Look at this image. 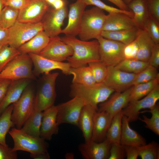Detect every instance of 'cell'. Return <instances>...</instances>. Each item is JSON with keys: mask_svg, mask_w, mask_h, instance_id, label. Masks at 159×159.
<instances>
[{"mask_svg": "<svg viewBox=\"0 0 159 159\" xmlns=\"http://www.w3.org/2000/svg\"><path fill=\"white\" fill-rule=\"evenodd\" d=\"M61 38L73 50L72 55L67 59L71 67L85 66L91 62L101 61L99 44L97 39L85 41L76 37L67 35Z\"/></svg>", "mask_w": 159, "mask_h": 159, "instance_id": "6da1fadb", "label": "cell"}, {"mask_svg": "<svg viewBox=\"0 0 159 159\" xmlns=\"http://www.w3.org/2000/svg\"><path fill=\"white\" fill-rule=\"evenodd\" d=\"M70 89L71 97H80L85 105L91 106L97 111L99 104L107 100L115 92L103 82L91 85L72 83Z\"/></svg>", "mask_w": 159, "mask_h": 159, "instance_id": "7a4b0ae2", "label": "cell"}, {"mask_svg": "<svg viewBox=\"0 0 159 159\" xmlns=\"http://www.w3.org/2000/svg\"><path fill=\"white\" fill-rule=\"evenodd\" d=\"M103 11L96 6L85 10L78 34L80 39H97L100 36L106 16Z\"/></svg>", "mask_w": 159, "mask_h": 159, "instance_id": "3957f363", "label": "cell"}, {"mask_svg": "<svg viewBox=\"0 0 159 159\" xmlns=\"http://www.w3.org/2000/svg\"><path fill=\"white\" fill-rule=\"evenodd\" d=\"M32 61L29 54L21 53L9 63L0 72V78L16 80H35Z\"/></svg>", "mask_w": 159, "mask_h": 159, "instance_id": "277c9868", "label": "cell"}, {"mask_svg": "<svg viewBox=\"0 0 159 159\" xmlns=\"http://www.w3.org/2000/svg\"><path fill=\"white\" fill-rule=\"evenodd\" d=\"M8 132L14 142L12 151H26L32 155L48 153V144L40 137L29 135L16 128H12Z\"/></svg>", "mask_w": 159, "mask_h": 159, "instance_id": "5b68a950", "label": "cell"}, {"mask_svg": "<svg viewBox=\"0 0 159 159\" xmlns=\"http://www.w3.org/2000/svg\"><path fill=\"white\" fill-rule=\"evenodd\" d=\"M35 96L34 108L43 111L54 105L56 97L55 83L58 73L45 74Z\"/></svg>", "mask_w": 159, "mask_h": 159, "instance_id": "8992f818", "label": "cell"}, {"mask_svg": "<svg viewBox=\"0 0 159 159\" xmlns=\"http://www.w3.org/2000/svg\"><path fill=\"white\" fill-rule=\"evenodd\" d=\"M42 30L43 27L41 21L32 23L16 21L8 29V45L18 49Z\"/></svg>", "mask_w": 159, "mask_h": 159, "instance_id": "52a82bcc", "label": "cell"}, {"mask_svg": "<svg viewBox=\"0 0 159 159\" xmlns=\"http://www.w3.org/2000/svg\"><path fill=\"white\" fill-rule=\"evenodd\" d=\"M35 96L33 90L27 87L19 99L13 104L11 119L16 128H21L33 111Z\"/></svg>", "mask_w": 159, "mask_h": 159, "instance_id": "ba28073f", "label": "cell"}, {"mask_svg": "<svg viewBox=\"0 0 159 159\" xmlns=\"http://www.w3.org/2000/svg\"><path fill=\"white\" fill-rule=\"evenodd\" d=\"M97 39L99 44L100 61L107 66L115 67L125 59V44L101 36Z\"/></svg>", "mask_w": 159, "mask_h": 159, "instance_id": "9c48e42d", "label": "cell"}, {"mask_svg": "<svg viewBox=\"0 0 159 159\" xmlns=\"http://www.w3.org/2000/svg\"><path fill=\"white\" fill-rule=\"evenodd\" d=\"M85 102L78 97L57 105V122L59 125L68 123L78 127V121Z\"/></svg>", "mask_w": 159, "mask_h": 159, "instance_id": "30bf717a", "label": "cell"}, {"mask_svg": "<svg viewBox=\"0 0 159 159\" xmlns=\"http://www.w3.org/2000/svg\"><path fill=\"white\" fill-rule=\"evenodd\" d=\"M159 99V84L143 99L130 102L122 111L129 122L138 119L141 110L153 107Z\"/></svg>", "mask_w": 159, "mask_h": 159, "instance_id": "8fae6325", "label": "cell"}, {"mask_svg": "<svg viewBox=\"0 0 159 159\" xmlns=\"http://www.w3.org/2000/svg\"><path fill=\"white\" fill-rule=\"evenodd\" d=\"M107 69L103 82L115 92H122L133 86L136 74L124 72L113 66H107Z\"/></svg>", "mask_w": 159, "mask_h": 159, "instance_id": "7c38bea8", "label": "cell"}, {"mask_svg": "<svg viewBox=\"0 0 159 159\" xmlns=\"http://www.w3.org/2000/svg\"><path fill=\"white\" fill-rule=\"evenodd\" d=\"M68 15L66 4L59 9H49L41 21L43 31L49 37L58 36L61 33L62 26Z\"/></svg>", "mask_w": 159, "mask_h": 159, "instance_id": "4fadbf2b", "label": "cell"}, {"mask_svg": "<svg viewBox=\"0 0 159 159\" xmlns=\"http://www.w3.org/2000/svg\"><path fill=\"white\" fill-rule=\"evenodd\" d=\"M49 5L45 0H30L19 10L17 21L32 23L40 22L49 9Z\"/></svg>", "mask_w": 159, "mask_h": 159, "instance_id": "5bb4252c", "label": "cell"}, {"mask_svg": "<svg viewBox=\"0 0 159 159\" xmlns=\"http://www.w3.org/2000/svg\"><path fill=\"white\" fill-rule=\"evenodd\" d=\"M73 53L71 47L57 36L50 37L47 44L39 54L52 60L62 62L67 60Z\"/></svg>", "mask_w": 159, "mask_h": 159, "instance_id": "9a60e30c", "label": "cell"}, {"mask_svg": "<svg viewBox=\"0 0 159 159\" xmlns=\"http://www.w3.org/2000/svg\"><path fill=\"white\" fill-rule=\"evenodd\" d=\"M33 62V73L36 76L41 74H47L56 69L61 70L66 75H69L71 67L67 62H59L45 58L39 54L28 53Z\"/></svg>", "mask_w": 159, "mask_h": 159, "instance_id": "2e32d148", "label": "cell"}, {"mask_svg": "<svg viewBox=\"0 0 159 159\" xmlns=\"http://www.w3.org/2000/svg\"><path fill=\"white\" fill-rule=\"evenodd\" d=\"M87 6L80 0H77L69 5L68 23L66 26L62 29L61 33L71 36L76 37L78 35L82 16Z\"/></svg>", "mask_w": 159, "mask_h": 159, "instance_id": "e0dca14e", "label": "cell"}, {"mask_svg": "<svg viewBox=\"0 0 159 159\" xmlns=\"http://www.w3.org/2000/svg\"><path fill=\"white\" fill-rule=\"evenodd\" d=\"M111 144L105 139L97 142L92 139L80 145L78 149L85 159H107L110 156Z\"/></svg>", "mask_w": 159, "mask_h": 159, "instance_id": "ac0fdd59", "label": "cell"}, {"mask_svg": "<svg viewBox=\"0 0 159 159\" xmlns=\"http://www.w3.org/2000/svg\"><path fill=\"white\" fill-rule=\"evenodd\" d=\"M132 87L123 92H115L112 94L109 99L99 104L97 111L106 112L113 117L129 103Z\"/></svg>", "mask_w": 159, "mask_h": 159, "instance_id": "d6986e66", "label": "cell"}, {"mask_svg": "<svg viewBox=\"0 0 159 159\" xmlns=\"http://www.w3.org/2000/svg\"><path fill=\"white\" fill-rule=\"evenodd\" d=\"M57 112V105H54L43 111L40 137L45 140H50L53 135L58 133L59 125L56 120Z\"/></svg>", "mask_w": 159, "mask_h": 159, "instance_id": "ffe728a7", "label": "cell"}, {"mask_svg": "<svg viewBox=\"0 0 159 159\" xmlns=\"http://www.w3.org/2000/svg\"><path fill=\"white\" fill-rule=\"evenodd\" d=\"M136 27H138L133 18L128 15L121 13H109L106 15L102 31H113Z\"/></svg>", "mask_w": 159, "mask_h": 159, "instance_id": "44dd1931", "label": "cell"}, {"mask_svg": "<svg viewBox=\"0 0 159 159\" xmlns=\"http://www.w3.org/2000/svg\"><path fill=\"white\" fill-rule=\"evenodd\" d=\"M113 117L105 111H96L94 114L92 140L100 142L105 139Z\"/></svg>", "mask_w": 159, "mask_h": 159, "instance_id": "7402d4cb", "label": "cell"}, {"mask_svg": "<svg viewBox=\"0 0 159 159\" xmlns=\"http://www.w3.org/2000/svg\"><path fill=\"white\" fill-rule=\"evenodd\" d=\"M29 80L22 79L12 80L4 98L0 104V115L9 105L19 99L28 85Z\"/></svg>", "mask_w": 159, "mask_h": 159, "instance_id": "603a6c76", "label": "cell"}, {"mask_svg": "<svg viewBox=\"0 0 159 159\" xmlns=\"http://www.w3.org/2000/svg\"><path fill=\"white\" fill-rule=\"evenodd\" d=\"M127 117L123 115L120 143L124 146H138L146 144V139L130 127Z\"/></svg>", "mask_w": 159, "mask_h": 159, "instance_id": "cb8c5ba5", "label": "cell"}, {"mask_svg": "<svg viewBox=\"0 0 159 159\" xmlns=\"http://www.w3.org/2000/svg\"><path fill=\"white\" fill-rule=\"evenodd\" d=\"M97 110L91 106L85 105L80 116L78 127L82 131L85 142L92 139L95 113Z\"/></svg>", "mask_w": 159, "mask_h": 159, "instance_id": "d4e9b609", "label": "cell"}, {"mask_svg": "<svg viewBox=\"0 0 159 159\" xmlns=\"http://www.w3.org/2000/svg\"><path fill=\"white\" fill-rule=\"evenodd\" d=\"M49 39L50 37L42 30L21 46L18 49L21 53L39 54L47 45Z\"/></svg>", "mask_w": 159, "mask_h": 159, "instance_id": "484cf974", "label": "cell"}, {"mask_svg": "<svg viewBox=\"0 0 159 159\" xmlns=\"http://www.w3.org/2000/svg\"><path fill=\"white\" fill-rule=\"evenodd\" d=\"M135 40L138 49L136 59L148 62L155 42L144 30L140 28Z\"/></svg>", "mask_w": 159, "mask_h": 159, "instance_id": "4316f807", "label": "cell"}, {"mask_svg": "<svg viewBox=\"0 0 159 159\" xmlns=\"http://www.w3.org/2000/svg\"><path fill=\"white\" fill-rule=\"evenodd\" d=\"M139 29L136 27L113 31H102L100 36L105 39L118 41L126 45L136 39Z\"/></svg>", "mask_w": 159, "mask_h": 159, "instance_id": "83f0119b", "label": "cell"}, {"mask_svg": "<svg viewBox=\"0 0 159 159\" xmlns=\"http://www.w3.org/2000/svg\"><path fill=\"white\" fill-rule=\"evenodd\" d=\"M127 6L133 14L132 18L137 26L142 29L150 16L145 0H132Z\"/></svg>", "mask_w": 159, "mask_h": 159, "instance_id": "f1b7e54d", "label": "cell"}, {"mask_svg": "<svg viewBox=\"0 0 159 159\" xmlns=\"http://www.w3.org/2000/svg\"><path fill=\"white\" fill-rule=\"evenodd\" d=\"M73 76L72 83L91 85L96 83L91 70L88 66L71 67L69 75Z\"/></svg>", "mask_w": 159, "mask_h": 159, "instance_id": "f546056e", "label": "cell"}, {"mask_svg": "<svg viewBox=\"0 0 159 159\" xmlns=\"http://www.w3.org/2000/svg\"><path fill=\"white\" fill-rule=\"evenodd\" d=\"M43 111L34 108L20 129L25 133L36 137H40V129Z\"/></svg>", "mask_w": 159, "mask_h": 159, "instance_id": "4dcf8cb0", "label": "cell"}, {"mask_svg": "<svg viewBox=\"0 0 159 159\" xmlns=\"http://www.w3.org/2000/svg\"><path fill=\"white\" fill-rule=\"evenodd\" d=\"M159 84V76L150 82L133 85L130 95L129 102L141 99L148 94Z\"/></svg>", "mask_w": 159, "mask_h": 159, "instance_id": "1f68e13d", "label": "cell"}, {"mask_svg": "<svg viewBox=\"0 0 159 159\" xmlns=\"http://www.w3.org/2000/svg\"><path fill=\"white\" fill-rule=\"evenodd\" d=\"M122 110L113 117L107 131L105 139L111 144L120 143L122 131V118L123 115Z\"/></svg>", "mask_w": 159, "mask_h": 159, "instance_id": "d6a6232c", "label": "cell"}, {"mask_svg": "<svg viewBox=\"0 0 159 159\" xmlns=\"http://www.w3.org/2000/svg\"><path fill=\"white\" fill-rule=\"evenodd\" d=\"M13 105H9L0 115V144L8 146L6 140V136L11 127L15 125L11 119Z\"/></svg>", "mask_w": 159, "mask_h": 159, "instance_id": "836d02e7", "label": "cell"}, {"mask_svg": "<svg viewBox=\"0 0 159 159\" xmlns=\"http://www.w3.org/2000/svg\"><path fill=\"white\" fill-rule=\"evenodd\" d=\"M149 65L148 62L135 59H124L115 67L124 72L137 74L144 69Z\"/></svg>", "mask_w": 159, "mask_h": 159, "instance_id": "e575fe53", "label": "cell"}, {"mask_svg": "<svg viewBox=\"0 0 159 159\" xmlns=\"http://www.w3.org/2000/svg\"><path fill=\"white\" fill-rule=\"evenodd\" d=\"M149 112L152 114L150 118H148L146 116H143V119L140 118L138 119L144 122V126L146 128L151 130L155 134L159 135V103H156L155 105L148 110L140 111L139 113Z\"/></svg>", "mask_w": 159, "mask_h": 159, "instance_id": "d590c367", "label": "cell"}, {"mask_svg": "<svg viewBox=\"0 0 159 159\" xmlns=\"http://www.w3.org/2000/svg\"><path fill=\"white\" fill-rule=\"evenodd\" d=\"M19 10L9 6H5L0 14V24L8 29L17 21Z\"/></svg>", "mask_w": 159, "mask_h": 159, "instance_id": "8d00e7d4", "label": "cell"}, {"mask_svg": "<svg viewBox=\"0 0 159 159\" xmlns=\"http://www.w3.org/2000/svg\"><path fill=\"white\" fill-rule=\"evenodd\" d=\"M139 156L142 159H159V145L155 141L139 146Z\"/></svg>", "mask_w": 159, "mask_h": 159, "instance_id": "74e56055", "label": "cell"}, {"mask_svg": "<svg viewBox=\"0 0 159 159\" xmlns=\"http://www.w3.org/2000/svg\"><path fill=\"white\" fill-rule=\"evenodd\" d=\"M158 76V69L149 65L141 72L136 74L133 85L150 82L154 80Z\"/></svg>", "mask_w": 159, "mask_h": 159, "instance_id": "f35d334b", "label": "cell"}, {"mask_svg": "<svg viewBox=\"0 0 159 159\" xmlns=\"http://www.w3.org/2000/svg\"><path fill=\"white\" fill-rule=\"evenodd\" d=\"M20 53L18 49L8 44L2 46L0 50V72L9 63Z\"/></svg>", "mask_w": 159, "mask_h": 159, "instance_id": "ab89813d", "label": "cell"}, {"mask_svg": "<svg viewBox=\"0 0 159 159\" xmlns=\"http://www.w3.org/2000/svg\"><path fill=\"white\" fill-rule=\"evenodd\" d=\"M88 64L96 82H103L107 75V66L101 61L91 62Z\"/></svg>", "mask_w": 159, "mask_h": 159, "instance_id": "60d3db41", "label": "cell"}, {"mask_svg": "<svg viewBox=\"0 0 159 159\" xmlns=\"http://www.w3.org/2000/svg\"><path fill=\"white\" fill-rule=\"evenodd\" d=\"M142 29L148 33L155 44H159V22L150 16L144 24Z\"/></svg>", "mask_w": 159, "mask_h": 159, "instance_id": "b9f144b4", "label": "cell"}, {"mask_svg": "<svg viewBox=\"0 0 159 159\" xmlns=\"http://www.w3.org/2000/svg\"><path fill=\"white\" fill-rule=\"evenodd\" d=\"M80 0L84 3L87 6L88 5L95 6L107 11L109 13H121L125 14L131 17H133V14L131 11L123 10L109 6L100 0Z\"/></svg>", "mask_w": 159, "mask_h": 159, "instance_id": "7bdbcfd3", "label": "cell"}, {"mask_svg": "<svg viewBox=\"0 0 159 159\" xmlns=\"http://www.w3.org/2000/svg\"><path fill=\"white\" fill-rule=\"evenodd\" d=\"M126 157L125 146L120 143L111 144L108 159H123Z\"/></svg>", "mask_w": 159, "mask_h": 159, "instance_id": "ee69618b", "label": "cell"}, {"mask_svg": "<svg viewBox=\"0 0 159 159\" xmlns=\"http://www.w3.org/2000/svg\"><path fill=\"white\" fill-rule=\"evenodd\" d=\"M138 47L135 39L125 45L124 50L125 59H135L138 52Z\"/></svg>", "mask_w": 159, "mask_h": 159, "instance_id": "f6af8a7d", "label": "cell"}, {"mask_svg": "<svg viewBox=\"0 0 159 159\" xmlns=\"http://www.w3.org/2000/svg\"><path fill=\"white\" fill-rule=\"evenodd\" d=\"M150 15L159 22V0H145Z\"/></svg>", "mask_w": 159, "mask_h": 159, "instance_id": "bcb514c9", "label": "cell"}, {"mask_svg": "<svg viewBox=\"0 0 159 159\" xmlns=\"http://www.w3.org/2000/svg\"><path fill=\"white\" fill-rule=\"evenodd\" d=\"M12 148L0 144V159H16V151H13Z\"/></svg>", "mask_w": 159, "mask_h": 159, "instance_id": "7dc6e473", "label": "cell"}, {"mask_svg": "<svg viewBox=\"0 0 159 159\" xmlns=\"http://www.w3.org/2000/svg\"><path fill=\"white\" fill-rule=\"evenodd\" d=\"M149 65L158 69L159 66V44H155L148 61Z\"/></svg>", "mask_w": 159, "mask_h": 159, "instance_id": "c3c4849f", "label": "cell"}, {"mask_svg": "<svg viewBox=\"0 0 159 159\" xmlns=\"http://www.w3.org/2000/svg\"><path fill=\"white\" fill-rule=\"evenodd\" d=\"M12 80L0 78V104L3 100Z\"/></svg>", "mask_w": 159, "mask_h": 159, "instance_id": "681fc988", "label": "cell"}, {"mask_svg": "<svg viewBox=\"0 0 159 159\" xmlns=\"http://www.w3.org/2000/svg\"><path fill=\"white\" fill-rule=\"evenodd\" d=\"M127 159H137L139 156V146H125Z\"/></svg>", "mask_w": 159, "mask_h": 159, "instance_id": "f907efd6", "label": "cell"}, {"mask_svg": "<svg viewBox=\"0 0 159 159\" xmlns=\"http://www.w3.org/2000/svg\"><path fill=\"white\" fill-rule=\"evenodd\" d=\"M30 1L29 0H5V6H9L20 10Z\"/></svg>", "mask_w": 159, "mask_h": 159, "instance_id": "816d5d0a", "label": "cell"}, {"mask_svg": "<svg viewBox=\"0 0 159 159\" xmlns=\"http://www.w3.org/2000/svg\"><path fill=\"white\" fill-rule=\"evenodd\" d=\"M8 29L0 24V47L8 44Z\"/></svg>", "mask_w": 159, "mask_h": 159, "instance_id": "f5cc1de1", "label": "cell"}, {"mask_svg": "<svg viewBox=\"0 0 159 159\" xmlns=\"http://www.w3.org/2000/svg\"><path fill=\"white\" fill-rule=\"evenodd\" d=\"M116 6L119 9L125 11H130L127 6L122 0H107Z\"/></svg>", "mask_w": 159, "mask_h": 159, "instance_id": "db71d44e", "label": "cell"}, {"mask_svg": "<svg viewBox=\"0 0 159 159\" xmlns=\"http://www.w3.org/2000/svg\"><path fill=\"white\" fill-rule=\"evenodd\" d=\"M30 157L34 159H49L50 157L48 153H40L36 155H30Z\"/></svg>", "mask_w": 159, "mask_h": 159, "instance_id": "11a10c76", "label": "cell"}, {"mask_svg": "<svg viewBox=\"0 0 159 159\" xmlns=\"http://www.w3.org/2000/svg\"><path fill=\"white\" fill-rule=\"evenodd\" d=\"M66 4L63 0H57L52 5L54 8L59 9L62 8Z\"/></svg>", "mask_w": 159, "mask_h": 159, "instance_id": "9f6ffc18", "label": "cell"}, {"mask_svg": "<svg viewBox=\"0 0 159 159\" xmlns=\"http://www.w3.org/2000/svg\"><path fill=\"white\" fill-rule=\"evenodd\" d=\"M5 0H0V14L3 9L5 6Z\"/></svg>", "mask_w": 159, "mask_h": 159, "instance_id": "6f0895ef", "label": "cell"}, {"mask_svg": "<svg viewBox=\"0 0 159 159\" xmlns=\"http://www.w3.org/2000/svg\"><path fill=\"white\" fill-rule=\"evenodd\" d=\"M49 5H52L57 0H45Z\"/></svg>", "mask_w": 159, "mask_h": 159, "instance_id": "680465c9", "label": "cell"}, {"mask_svg": "<svg viewBox=\"0 0 159 159\" xmlns=\"http://www.w3.org/2000/svg\"><path fill=\"white\" fill-rule=\"evenodd\" d=\"M127 5L132 0H122Z\"/></svg>", "mask_w": 159, "mask_h": 159, "instance_id": "91938a15", "label": "cell"}, {"mask_svg": "<svg viewBox=\"0 0 159 159\" xmlns=\"http://www.w3.org/2000/svg\"><path fill=\"white\" fill-rule=\"evenodd\" d=\"M2 46H1V47H0V50L1 49V47H2Z\"/></svg>", "mask_w": 159, "mask_h": 159, "instance_id": "94428289", "label": "cell"}, {"mask_svg": "<svg viewBox=\"0 0 159 159\" xmlns=\"http://www.w3.org/2000/svg\"></svg>", "mask_w": 159, "mask_h": 159, "instance_id": "6125c7cd", "label": "cell"}]
</instances>
